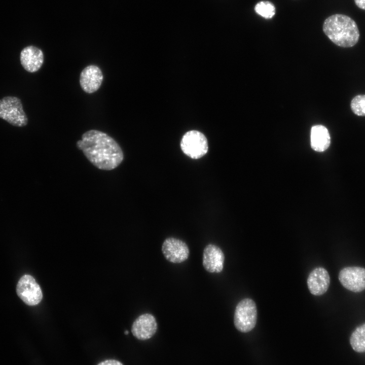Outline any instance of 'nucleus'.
I'll use <instances>...</instances> for the list:
<instances>
[{"label":"nucleus","mask_w":365,"mask_h":365,"mask_svg":"<svg viewBox=\"0 0 365 365\" xmlns=\"http://www.w3.org/2000/svg\"><path fill=\"white\" fill-rule=\"evenodd\" d=\"M77 148L96 167L104 170L115 169L122 163L124 154L118 142L106 133L92 129L77 142Z\"/></svg>","instance_id":"obj_1"},{"label":"nucleus","mask_w":365,"mask_h":365,"mask_svg":"<svg viewBox=\"0 0 365 365\" xmlns=\"http://www.w3.org/2000/svg\"><path fill=\"white\" fill-rule=\"evenodd\" d=\"M323 31L335 45L343 48L354 46L359 39V31L356 22L350 17L334 14L324 21Z\"/></svg>","instance_id":"obj_2"},{"label":"nucleus","mask_w":365,"mask_h":365,"mask_svg":"<svg viewBox=\"0 0 365 365\" xmlns=\"http://www.w3.org/2000/svg\"><path fill=\"white\" fill-rule=\"evenodd\" d=\"M257 309L254 301L250 298L241 300L237 305L234 316V323L242 333L251 331L256 326Z\"/></svg>","instance_id":"obj_3"},{"label":"nucleus","mask_w":365,"mask_h":365,"mask_svg":"<svg viewBox=\"0 0 365 365\" xmlns=\"http://www.w3.org/2000/svg\"><path fill=\"white\" fill-rule=\"evenodd\" d=\"M0 118L17 127H24L28 123L21 101L15 96H5L0 99Z\"/></svg>","instance_id":"obj_4"},{"label":"nucleus","mask_w":365,"mask_h":365,"mask_svg":"<svg viewBox=\"0 0 365 365\" xmlns=\"http://www.w3.org/2000/svg\"><path fill=\"white\" fill-rule=\"evenodd\" d=\"M180 148L187 156L192 159H199L208 151V142L205 136L197 130L186 133L180 141Z\"/></svg>","instance_id":"obj_5"},{"label":"nucleus","mask_w":365,"mask_h":365,"mask_svg":"<svg viewBox=\"0 0 365 365\" xmlns=\"http://www.w3.org/2000/svg\"><path fill=\"white\" fill-rule=\"evenodd\" d=\"M16 292L19 297L29 306L38 304L43 298L40 285L29 275H24L19 279L16 286Z\"/></svg>","instance_id":"obj_6"},{"label":"nucleus","mask_w":365,"mask_h":365,"mask_svg":"<svg viewBox=\"0 0 365 365\" xmlns=\"http://www.w3.org/2000/svg\"><path fill=\"white\" fill-rule=\"evenodd\" d=\"M341 284L347 289L359 293L365 289V268L347 267L340 271L338 276Z\"/></svg>","instance_id":"obj_7"},{"label":"nucleus","mask_w":365,"mask_h":365,"mask_svg":"<svg viewBox=\"0 0 365 365\" xmlns=\"http://www.w3.org/2000/svg\"><path fill=\"white\" fill-rule=\"evenodd\" d=\"M162 251L165 258L173 263H180L188 259L190 250L182 240L173 237L166 238L162 245Z\"/></svg>","instance_id":"obj_8"},{"label":"nucleus","mask_w":365,"mask_h":365,"mask_svg":"<svg viewBox=\"0 0 365 365\" xmlns=\"http://www.w3.org/2000/svg\"><path fill=\"white\" fill-rule=\"evenodd\" d=\"M157 327L154 316L150 313H144L139 316L133 322L131 332L138 340H145L154 335Z\"/></svg>","instance_id":"obj_9"},{"label":"nucleus","mask_w":365,"mask_h":365,"mask_svg":"<svg viewBox=\"0 0 365 365\" xmlns=\"http://www.w3.org/2000/svg\"><path fill=\"white\" fill-rule=\"evenodd\" d=\"M103 79L100 68L95 65H89L84 68L80 76V84L84 91L93 93L100 87Z\"/></svg>","instance_id":"obj_10"},{"label":"nucleus","mask_w":365,"mask_h":365,"mask_svg":"<svg viewBox=\"0 0 365 365\" xmlns=\"http://www.w3.org/2000/svg\"><path fill=\"white\" fill-rule=\"evenodd\" d=\"M224 254L218 246L213 244L205 246L203 253L202 264L207 271L220 273L224 268Z\"/></svg>","instance_id":"obj_11"},{"label":"nucleus","mask_w":365,"mask_h":365,"mask_svg":"<svg viewBox=\"0 0 365 365\" xmlns=\"http://www.w3.org/2000/svg\"><path fill=\"white\" fill-rule=\"evenodd\" d=\"M307 285L310 292L314 296H321L327 290L330 284V277L327 271L318 267L309 274Z\"/></svg>","instance_id":"obj_12"},{"label":"nucleus","mask_w":365,"mask_h":365,"mask_svg":"<svg viewBox=\"0 0 365 365\" xmlns=\"http://www.w3.org/2000/svg\"><path fill=\"white\" fill-rule=\"evenodd\" d=\"M20 62L28 72H35L42 67L44 62V54L39 48L29 46L23 48L20 53Z\"/></svg>","instance_id":"obj_13"},{"label":"nucleus","mask_w":365,"mask_h":365,"mask_svg":"<svg viewBox=\"0 0 365 365\" xmlns=\"http://www.w3.org/2000/svg\"><path fill=\"white\" fill-rule=\"evenodd\" d=\"M311 146L315 151L322 152L330 145L331 137L327 129L321 125L313 126L311 130Z\"/></svg>","instance_id":"obj_14"},{"label":"nucleus","mask_w":365,"mask_h":365,"mask_svg":"<svg viewBox=\"0 0 365 365\" xmlns=\"http://www.w3.org/2000/svg\"><path fill=\"white\" fill-rule=\"evenodd\" d=\"M350 343L355 351L365 352V323L358 326L353 332L350 338Z\"/></svg>","instance_id":"obj_15"},{"label":"nucleus","mask_w":365,"mask_h":365,"mask_svg":"<svg viewBox=\"0 0 365 365\" xmlns=\"http://www.w3.org/2000/svg\"><path fill=\"white\" fill-rule=\"evenodd\" d=\"M256 13L266 19H271L276 13L274 5L268 1H262L258 2L254 7Z\"/></svg>","instance_id":"obj_16"},{"label":"nucleus","mask_w":365,"mask_h":365,"mask_svg":"<svg viewBox=\"0 0 365 365\" xmlns=\"http://www.w3.org/2000/svg\"><path fill=\"white\" fill-rule=\"evenodd\" d=\"M352 112L358 116H365V95H357L352 98L350 103Z\"/></svg>","instance_id":"obj_17"},{"label":"nucleus","mask_w":365,"mask_h":365,"mask_svg":"<svg viewBox=\"0 0 365 365\" xmlns=\"http://www.w3.org/2000/svg\"><path fill=\"white\" fill-rule=\"evenodd\" d=\"M97 365H123L120 361L108 359L104 360L99 363Z\"/></svg>","instance_id":"obj_18"},{"label":"nucleus","mask_w":365,"mask_h":365,"mask_svg":"<svg viewBox=\"0 0 365 365\" xmlns=\"http://www.w3.org/2000/svg\"><path fill=\"white\" fill-rule=\"evenodd\" d=\"M354 2L359 8L365 10V0H354Z\"/></svg>","instance_id":"obj_19"},{"label":"nucleus","mask_w":365,"mask_h":365,"mask_svg":"<svg viewBox=\"0 0 365 365\" xmlns=\"http://www.w3.org/2000/svg\"><path fill=\"white\" fill-rule=\"evenodd\" d=\"M128 334V332L127 331L125 332V334L127 335Z\"/></svg>","instance_id":"obj_20"}]
</instances>
